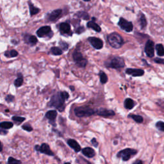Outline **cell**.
Instances as JSON below:
<instances>
[{
    "mask_svg": "<svg viewBox=\"0 0 164 164\" xmlns=\"http://www.w3.org/2000/svg\"><path fill=\"white\" fill-rule=\"evenodd\" d=\"M137 153V151L131 148H126L120 151L117 153V157L121 158L123 161H128L131 157L135 156Z\"/></svg>",
    "mask_w": 164,
    "mask_h": 164,
    "instance_id": "5b68a950",
    "label": "cell"
},
{
    "mask_svg": "<svg viewBox=\"0 0 164 164\" xmlns=\"http://www.w3.org/2000/svg\"><path fill=\"white\" fill-rule=\"evenodd\" d=\"M91 142H92V144L93 145L94 147H98V143L97 142V140H96V139L95 138H92V140H91Z\"/></svg>",
    "mask_w": 164,
    "mask_h": 164,
    "instance_id": "74e56055",
    "label": "cell"
},
{
    "mask_svg": "<svg viewBox=\"0 0 164 164\" xmlns=\"http://www.w3.org/2000/svg\"><path fill=\"white\" fill-rule=\"evenodd\" d=\"M90 44L96 49H101L103 47V42L101 39L97 37H89L88 39Z\"/></svg>",
    "mask_w": 164,
    "mask_h": 164,
    "instance_id": "30bf717a",
    "label": "cell"
},
{
    "mask_svg": "<svg viewBox=\"0 0 164 164\" xmlns=\"http://www.w3.org/2000/svg\"><path fill=\"white\" fill-rule=\"evenodd\" d=\"M22 128L24 129V130H26V131L27 132H32L33 130V128L31 126L30 124H24L22 126Z\"/></svg>",
    "mask_w": 164,
    "mask_h": 164,
    "instance_id": "836d02e7",
    "label": "cell"
},
{
    "mask_svg": "<svg viewBox=\"0 0 164 164\" xmlns=\"http://www.w3.org/2000/svg\"><path fill=\"white\" fill-rule=\"evenodd\" d=\"M154 43L152 40H148L145 46V53L147 56L152 58L154 55Z\"/></svg>",
    "mask_w": 164,
    "mask_h": 164,
    "instance_id": "9c48e42d",
    "label": "cell"
},
{
    "mask_svg": "<svg viewBox=\"0 0 164 164\" xmlns=\"http://www.w3.org/2000/svg\"><path fill=\"white\" fill-rule=\"evenodd\" d=\"M139 22H140V25L142 29H144L146 28V25H147V21L146 19L145 15L143 14H140V16L139 18Z\"/></svg>",
    "mask_w": 164,
    "mask_h": 164,
    "instance_id": "484cf974",
    "label": "cell"
},
{
    "mask_svg": "<svg viewBox=\"0 0 164 164\" xmlns=\"http://www.w3.org/2000/svg\"><path fill=\"white\" fill-rule=\"evenodd\" d=\"M104 65L108 68L120 69L124 67L125 63L123 58L120 57H113L105 62Z\"/></svg>",
    "mask_w": 164,
    "mask_h": 164,
    "instance_id": "3957f363",
    "label": "cell"
},
{
    "mask_svg": "<svg viewBox=\"0 0 164 164\" xmlns=\"http://www.w3.org/2000/svg\"><path fill=\"white\" fill-rule=\"evenodd\" d=\"M82 153L87 158H92L94 157L96 154L95 151L92 148H90V147L83 148L82 149Z\"/></svg>",
    "mask_w": 164,
    "mask_h": 164,
    "instance_id": "9a60e30c",
    "label": "cell"
},
{
    "mask_svg": "<svg viewBox=\"0 0 164 164\" xmlns=\"http://www.w3.org/2000/svg\"><path fill=\"white\" fill-rule=\"evenodd\" d=\"M118 24L122 30H124L126 32H131L133 30V26L132 23L128 21L124 18H121L119 19Z\"/></svg>",
    "mask_w": 164,
    "mask_h": 164,
    "instance_id": "52a82bcc",
    "label": "cell"
},
{
    "mask_svg": "<svg viewBox=\"0 0 164 164\" xmlns=\"http://www.w3.org/2000/svg\"><path fill=\"white\" fill-rule=\"evenodd\" d=\"M99 77H100V81L102 84L106 83L108 81V77L107 74H105L103 71H101L99 73Z\"/></svg>",
    "mask_w": 164,
    "mask_h": 164,
    "instance_id": "83f0119b",
    "label": "cell"
},
{
    "mask_svg": "<svg viewBox=\"0 0 164 164\" xmlns=\"http://www.w3.org/2000/svg\"><path fill=\"white\" fill-rule=\"evenodd\" d=\"M57 116V112L56 110H49L46 112V117L50 121H54Z\"/></svg>",
    "mask_w": 164,
    "mask_h": 164,
    "instance_id": "d6986e66",
    "label": "cell"
},
{
    "mask_svg": "<svg viewBox=\"0 0 164 164\" xmlns=\"http://www.w3.org/2000/svg\"><path fill=\"white\" fill-rule=\"evenodd\" d=\"M29 7H30V15H33L35 14H37V13H39V9L38 8L34 7V5H33L32 2H29Z\"/></svg>",
    "mask_w": 164,
    "mask_h": 164,
    "instance_id": "cb8c5ba5",
    "label": "cell"
},
{
    "mask_svg": "<svg viewBox=\"0 0 164 164\" xmlns=\"http://www.w3.org/2000/svg\"><path fill=\"white\" fill-rule=\"evenodd\" d=\"M13 126H14V124L11 123V122H8V121L2 122V123L0 124V127L4 129H10Z\"/></svg>",
    "mask_w": 164,
    "mask_h": 164,
    "instance_id": "7402d4cb",
    "label": "cell"
},
{
    "mask_svg": "<svg viewBox=\"0 0 164 164\" xmlns=\"http://www.w3.org/2000/svg\"><path fill=\"white\" fill-rule=\"evenodd\" d=\"M73 87H74L71 86V87H70V89H71V90H74V88H73Z\"/></svg>",
    "mask_w": 164,
    "mask_h": 164,
    "instance_id": "ab89813d",
    "label": "cell"
},
{
    "mask_svg": "<svg viewBox=\"0 0 164 164\" xmlns=\"http://www.w3.org/2000/svg\"><path fill=\"white\" fill-rule=\"evenodd\" d=\"M59 29L61 33L64 34H68L71 32V26L70 24L67 23H62L60 24Z\"/></svg>",
    "mask_w": 164,
    "mask_h": 164,
    "instance_id": "2e32d148",
    "label": "cell"
},
{
    "mask_svg": "<svg viewBox=\"0 0 164 164\" xmlns=\"http://www.w3.org/2000/svg\"><path fill=\"white\" fill-rule=\"evenodd\" d=\"M5 100L7 101L8 103H11V102H13L14 101V96H12V95H7L6 96L5 98Z\"/></svg>",
    "mask_w": 164,
    "mask_h": 164,
    "instance_id": "e575fe53",
    "label": "cell"
},
{
    "mask_svg": "<svg viewBox=\"0 0 164 164\" xmlns=\"http://www.w3.org/2000/svg\"><path fill=\"white\" fill-rule=\"evenodd\" d=\"M12 120L17 122V123H22V122L25 121V118L23 117H19V116H14L12 117Z\"/></svg>",
    "mask_w": 164,
    "mask_h": 164,
    "instance_id": "1f68e13d",
    "label": "cell"
},
{
    "mask_svg": "<svg viewBox=\"0 0 164 164\" xmlns=\"http://www.w3.org/2000/svg\"><path fill=\"white\" fill-rule=\"evenodd\" d=\"M21 163V162L19 160H16V159H14V158H12V157L8 158V163L13 164V163Z\"/></svg>",
    "mask_w": 164,
    "mask_h": 164,
    "instance_id": "d6a6232c",
    "label": "cell"
},
{
    "mask_svg": "<svg viewBox=\"0 0 164 164\" xmlns=\"http://www.w3.org/2000/svg\"><path fill=\"white\" fill-rule=\"evenodd\" d=\"M23 78L22 77V75H21V76H19L15 80L14 85L16 87H19L20 86H21L23 85Z\"/></svg>",
    "mask_w": 164,
    "mask_h": 164,
    "instance_id": "f546056e",
    "label": "cell"
},
{
    "mask_svg": "<svg viewBox=\"0 0 164 164\" xmlns=\"http://www.w3.org/2000/svg\"><path fill=\"white\" fill-rule=\"evenodd\" d=\"M51 27L49 26H45L40 28L39 30L37 31V35L39 37H44L46 35H48L51 32Z\"/></svg>",
    "mask_w": 164,
    "mask_h": 164,
    "instance_id": "4fadbf2b",
    "label": "cell"
},
{
    "mask_svg": "<svg viewBox=\"0 0 164 164\" xmlns=\"http://www.w3.org/2000/svg\"><path fill=\"white\" fill-rule=\"evenodd\" d=\"M73 58L74 62L79 67H85L87 64V60L83 58L82 54L78 51H74L73 53Z\"/></svg>",
    "mask_w": 164,
    "mask_h": 164,
    "instance_id": "8992f818",
    "label": "cell"
},
{
    "mask_svg": "<svg viewBox=\"0 0 164 164\" xmlns=\"http://www.w3.org/2000/svg\"><path fill=\"white\" fill-rule=\"evenodd\" d=\"M126 73L129 75H131L132 76H141L144 74V71L139 69H127L126 70Z\"/></svg>",
    "mask_w": 164,
    "mask_h": 164,
    "instance_id": "7c38bea8",
    "label": "cell"
},
{
    "mask_svg": "<svg viewBox=\"0 0 164 164\" xmlns=\"http://www.w3.org/2000/svg\"><path fill=\"white\" fill-rule=\"evenodd\" d=\"M50 52H51V53L53 54V55H56V56L61 55V54L63 53L62 50L58 47H52L51 49H50Z\"/></svg>",
    "mask_w": 164,
    "mask_h": 164,
    "instance_id": "603a6c76",
    "label": "cell"
},
{
    "mask_svg": "<svg viewBox=\"0 0 164 164\" xmlns=\"http://www.w3.org/2000/svg\"><path fill=\"white\" fill-rule=\"evenodd\" d=\"M25 41L31 46H34L37 43V39L34 35H28L24 37Z\"/></svg>",
    "mask_w": 164,
    "mask_h": 164,
    "instance_id": "ac0fdd59",
    "label": "cell"
},
{
    "mask_svg": "<svg viewBox=\"0 0 164 164\" xmlns=\"http://www.w3.org/2000/svg\"><path fill=\"white\" fill-rule=\"evenodd\" d=\"M60 45L64 49H67L68 48V44H67L66 43H64V42H60Z\"/></svg>",
    "mask_w": 164,
    "mask_h": 164,
    "instance_id": "8d00e7d4",
    "label": "cell"
},
{
    "mask_svg": "<svg viewBox=\"0 0 164 164\" xmlns=\"http://www.w3.org/2000/svg\"><path fill=\"white\" fill-rule=\"evenodd\" d=\"M18 55V51L14 49L10 50V51H8L5 52V56L8 58H14V57H17Z\"/></svg>",
    "mask_w": 164,
    "mask_h": 164,
    "instance_id": "d4e9b609",
    "label": "cell"
},
{
    "mask_svg": "<svg viewBox=\"0 0 164 164\" xmlns=\"http://www.w3.org/2000/svg\"><path fill=\"white\" fill-rule=\"evenodd\" d=\"M129 117H131L132 119H133L137 123H142L144 119H143V117L140 115H129Z\"/></svg>",
    "mask_w": 164,
    "mask_h": 164,
    "instance_id": "f1b7e54d",
    "label": "cell"
},
{
    "mask_svg": "<svg viewBox=\"0 0 164 164\" xmlns=\"http://www.w3.org/2000/svg\"><path fill=\"white\" fill-rule=\"evenodd\" d=\"M96 113H97L98 115L104 117H109L115 115L114 111L111 110H107V109H105L103 108H99V110H98L97 112H96Z\"/></svg>",
    "mask_w": 164,
    "mask_h": 164,
    "instance_id": "8fae6325",
    "label": "cell"
},
{
    "mask_svg": "<svg viewBox=\"0 0 164 164\" xmlns=\"http://www.w3.org/2000/svg\"><path fill=\"white\" fill-rule=\"evenodd\" d=\"M67 144H68L71 148L74 150L75 152H79L81 151V146L79 145L78 143L73 139H69L67 140Z\"/></svg>",
    "mask_w": 164,
    "mask_h": 164,
    "instance_id": "5bb4252c",
    "label": "cell"
},
{
    "mask_svg": "<svg viewBox=\"0 0 164 164\" xmlns=\"http://www.w3.org/2000/svg\"><path fill=\"white\" fill-rule=\"evenodd\" d=\"M69 97V94L67 92H59L54 94L48 104L49 106L57 108L59 111L64 110L65 101Z\"/></svg>",
    "mask_w": 164,
    "mask_h": 164,
    "instance_id": "6da1fadb",
    "label": "cell"
},
{
    "mask_svg": "<svg viewBox=\"0 0 164 164\" xmlns=\"http://www.w3.org/2000/svg\"><path fill=\"white\" fill-rule=\"evenodd\" d=\"M35 150L39 151V152L49 155V156H53L54 155L53 151H51V150L50 149L49 145L48 144H46V143H43L41 146H35Z\"/></svg>",
    "mask_w": 164,
    "mask_h": 164,
    "instance_id": "ba28073f",
    "label": "cell"
},
{
    "mask_svg": "<svg viewBox=\"0 0 164 164\" xmlns=\"http://www.w3.org/2000/svg\"><path fill=\"white\" fill-rule=\"evenodd\" d=\"M62 12V11L60 9L53 10L49 15V20L51 21H54L57 20L61 15Z\"/></svg>",
    "mask_w": 164,
    "mask_h": 164,
    "instance_id": "e0dca14e",
    "label": "cell"
},
{
    "mask_svg": "<svg viewBox=\"0 0 164 164\" xmlns=\"http://www.w3.org/2000/svg\"><path fill=\"white\" fill-rule=\"evenodd\" d=\"M83 1H90V0H83Z\"/></svg>",
    "mask_w": 164,
    "mask_h": 164,
    "instance_id": "60d3db41",
    "label": "cell"
},
{
    "mask_svg": "<svg viewBox=\"0 0 164 164\" xmlns=\"http://www.w3.org/2000/svg\"><path fill=\"white\" fill-rule=\"evenodd\" d=\"M154 62L157 63V64H164V59L160 58H157L154 59Z\"/></svg>",
    "mask_w": 164,
    "mask_h": 164,
    "instance_id": "d590c367",
    "label": "cell"
},
{
    "mask_svg": "<svg viewBox=\"0 0 164 164\" xmlns=\"http://www.w3.org/2000/svg\"><path fill=\"white\" fill-rule=\"evenodd\" d=\"M134 163H142V162L138 160V161H137V162H135Z\"/></svg>",
    "mask_w": 164,
    "mask_h": 164,
    "instance_id": "f35d334b",
    "label": "cell"
},
{
    "mask_svg": "<svg viewBox=\"0 0 164 164\" xmlns=\"http://www.w3.org/2000/svg\"><path fill=\"white\" fill-rule=\"evenodd\" d=\"M156 127L160 130V131L164 132V123L162 121H158L156 124Z\"/></svg>",
    "mask_w": 164,
    "mask_h": 164,
    "instance_id": "4dcf8cb0",
    "label": "cell"
},
{
    "mask_svg": "<svg viewBox=\"0 0 164 164\" xmlns=\"http://www.w3.org/2000/svg\"><path fill=\"white\" fill-rule=\"evenodd\" d=\"M156 49L158 56L162 57L164 55V48L162 44H158L156 46Z\"/></svg>",
    "mask_w": 164,
    "mask_h": 164,
    "instance_id": "4316f807",
    "label": "cell"
},
{
    "mask_svg": "<svg viewBox=\"0 0 164 164\" xmlns=\"http://www.w3.org/2000/svg\"><path fill=\"white\" fill-rule=\"evenodd\" d=\"M87 26L88 28H91L92 30H94V31L97 32H100L101 29V27L99 26L98 24H96L94 21H89L87 23Z\"/></svg>",
    "mask_w": 164,
    "mask_h": 164,
    "instance_id": "44dd1931",
    "label": "cell"
},
{
    "mask_svg": "<svg viewBox=\"0 0 164 164\" xmlns=\"http://www.w3.org/2000/svg\"><path fill=\"white\" fill-rule=\"evenodd\" d=\"M107 40L112 48L119 49L124 44V40L122 37L117 33H112L107 37Z\"/></svg>",
    "mask_w": 164,
    "mask_h": 164,
    "instance_id": "7a4b0ae2",
    "label": "cell"
},
{
    "mask_svg": "<svg viewBox=\"0 0 164 164\" xmlns=\"http://www.w3.org/2000/svg\"><path fill=\"white\" fill-rule=\"evenodd\" d=\"M135 105V103L134 101L130 98L126 99L124 101V107L128 109V110H131Z\"/></svg>",
    "mask_w": 164,
    "mask_h": 164,
    "instance_id": "ffe728a7",
    "label": "cell"
},
{
    "mask_svg": "<svg viewBox=\"0 0 164 164\" xmlns=\"http://www.w3.org/2000/svg\"><path fill=\"white\" fill-rule=\"evenodd\" d=\"M75 115L78 117H89L95 113V111L93 109L88 107H79L74 109Z\"/></svg>",
    "mask_w": 164,
    "mask_h": 164,
    "instance_id": "277c9868",
    "label": "cell"
}]
</instances>
